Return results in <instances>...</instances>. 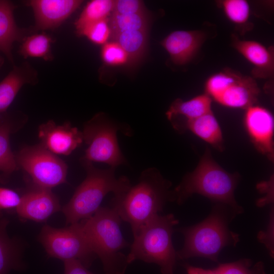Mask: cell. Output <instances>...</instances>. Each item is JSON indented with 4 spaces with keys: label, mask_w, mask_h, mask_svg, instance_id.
Here are the masks:
<instances>
[{
    "label": "cell",
    "mask_w": 274,
    "mask_h": 274,
    "mask_svg": "<svg viewBox=\"0 0 274 274\" xmlns=\"http://www.w3.org/2000/svg\"><path fill=\"white\" fill-rule=\"evenodd\" d=\"M171 182L155 168L145 169L138 183L125 193L115 195L111 204L122 221L128 223L133 234L146 222L174 202Z\"/></svg>",
    "instance_id": "1"
},
{
    "label": "cell",
    "mask_w": 274,
    "mask_h": 274,
    "mask_svg": "<svg viewBox=\"0 0 274 274\" xmlns=\"http://www.w3.org/2000/svg\"><path fill=\"white\" fill-rule=\"evenodd\" d=\"M236 215L230 207L217 203L203 221L179 229L184 237V243L182 248L177 251L178 259L199 257L217 262L224 248L234 247L239 241V234L229 228Z\"/></svg>",
    "instance_id": "2"
},
{
    "label": "cell",
    "mask_w": 274,
    "mask_h": 274,
    "mask_svg": "<svg viewBox=\"0 0 274 274\" xmlns=\"http://www.w3.org/2000/svg\"><path fill=\"white\" fill-rule=\"evenodd\" d=\"M239 179L238 173H229L217 163L207 148L195 169L187 174L173 190L174 202L182 204L193 194H199L241 214L244 209L234 197Z\"/></svg>",
    "instance_id": "3"
},
{
    "label": "cell",
    "mask_w": 274,
    "mask_h": 274,
    "mask_svg": "<svg viewBox=\"0 0 274 274\" xmlns=\"http://www.w3.org/2000/svg\"><path fill=\"white\" fill-rule=\"evenodd\" d=\"M121 221L112 207H100L91 217L80 221L105 274H124L129 265L121 251L131 244L123 236Z\"/></svg>",
    "instance_id": "4"
},
{
    "label": "cell",
    "mask_w": 274,
    "mask_h": 274,
    "mask_svg": "<svg viewBox=\"0 0 274 274\" xmlns=\"http://www.w3.org/2000/svg\"><path fill=\"white\" fill-rule=\"evenodd\" d=\"M81 161L86 171V177L62 208L67 225L91 217L108 193L112 192L114 196L122 194L131 186L127 177H115L116 168L100 169L94 166L91 162Z\"/></svg>",
    "instance_id": "5"
},
{
    "label": "cell",
    "mask_w": 274,
    "mask_h": 274,
    "mask_svg": "<svg viewBox=\"0 0 274 274\" xmlns=\"http://www.w3.org/2000/svg\"><path fill=\"white\" fill-rule=\"evenodd\" d=\"M178 223L172 214H158L146 222L133 234L127 255L128 264L140 260L158 265L162 274H174L178 258L172 235Z\"/></svg>",
    "instance_id": "6"
},
{
    "label": "cell",
    "mask_w": 274,
    "mask_h": 274,
    "mask_svg": "<svg viewBox=\"0 0 274 274\" xmlns=\"http://www.w3.org/2000/svg\"><path fill=\"white\" fill-rule=\"evenodd\" d=\"M118 131L127 136L132 132L129 126L112 120L105 113L94 115L84 125L83 141L88 147L81 160L105 163L114 168L125 164L118 143Z\"/></svg>",
    "instance_id": "7"
},
{
    "label": "cell",
    "mask_w": 274,
    "mask_h": 274,
    "mask_svg": "<svg viewBox=\"0 0 274 274\" xmlns=\"http://www.w3.org/2000/svg\"><path fill=\"white\" fill-rule=\"evenodd\" d=\"M38 239L48 255L63 261L76 259L89 267L97 258L80 222L57 228L45 225Z\"/></svg>",
    "instance_id": "8"
},
{
    "label": "cell",
    "mask_w": 274,
    "mask_h": 274,
    "mask_svg": "<svg viewBox=\"0 0 274 274\" xmlns=\"http://www.w3.org/2000/svg\"><path fill=\"white\" fill-rule=\"evenodd\" d=\"M206 93L225 107L245 109L254 105L260 92L253 78L225 68L207 80Z\"/></svg>",
    "instance_id": "9"
},
{
    "label": "cell",
    "mask_w": 274,
    "mask_h": 274,
    "mask_svg": "<svg viewBox=\"0 0 274 274\" xmlns=\"http://www.w3.org/2000/svg\"><path fill=\"white\" fill-rule=\"evenodd\" d=\"M16 159L37 187L51 189L66 182L67 164L41 144L23 148Z\"/></svg>",
    "instance_id": "10"
},
{
    "label": "cell",
    "mask_w": 274,
    "mask_h": 274,
    "mask_svg": "<svg viewBox=\"0 0 274 274\" xmlns=\"http://www.w3.org/2000/svg\"><path fill=\"white\" fill-rule=\"evenodd\" d=\"M246 110L244 123L252 142L260 153L273 161L274 120L271 113L256 105Z\"/></svg>",
    "instance_id": "11"
},
{
    "label": "cell",
    "mask_w": 274,
    "mask_h": 274,
    "mask_svg": "<svg viewBox=\"0 0 274 274\" xmlns=\"http://www.w3.org/2000/svg\"><path fill=\"white\" fill-rule=\"evenodd\" d=\"M41 144L54 154L68 155L83 142L82 131L69 122L57 125L50 120L39 127Z\"/></svg>",
    "instance_id": "12"
},
{
    "label": "cell",
    "mask_w": 274,
    "mask_h": 274,
    "mask_svg": "<svg viewBox=\"0 0 274 274\" xmlns=\"http://www.w3.org/2000/svg\"><path fill=\"white\" fill-rule=\"evenodd\" d=\"M83 2L80 0H31L27 2L35 16L33 30L37 31L58 27Z\"/></svg>",
    "instance_id": "13"
},
{
    "label": "cell",
    "mask_w": 274,
    "mask_h": 274,
    "mask_svg": "<svg viewBox=\"0 0 274 274\" xmlns=\"http://www.w3.org/2000/svg\"><path fill=\"white\" fill-rule=\"evenodd\" d=\"M60 209L58 198L51 189L36 187L21 196L16 210L21 218L41 222Z\"/></svg>",
    "instance_id": "14"
},
{
    "label": "cell",
    "mask_w": 274,
    "mask_h": 274,
    "mask_svg": "<svg viewBox=\"0 0 274 274\" xmlns=\"http://www.w3.org/2000/svg\"><path fill=\"white\" fill-rule=\"evenodd\" d=\"M206 39L202 30H176L167 35L161 42L176 64L182 65L195 56Z\"/></svg>",
    "instance_id": "15"
},
{
    "label": "cell",
    "mask_w": 274,
    "mask_h": 274,
    "mask_svg": "<svg viewBox=\"0 0 274 274\" xmlns=\"http://www.w3.org/2000/svg\"><path fill=\"white\" fill-rule=\"evenodd\" d=\"M232 47L253 65L254 78L266 79L274 72V52L272 47L251 40H242L234 34L231 35Z\"/></svg>",
    "instance_id": "16"
},
{
    "label": "cell",
    "mask_w": 274,
    "mask_h": 274,
    "mask_svg": "<svg viewBox=\"0 0 274 274\" xmlns=\"http://www.w3.org/2000/svg\"><path fill=\"white\" fill-rule=\"evenodd\" d=\"M38 82V73L28 62L14 65L0 82V114L7 110L22 86L35 85Z\"/></svg>",
    "instance_id": "17"
},
{
    "label": "cell",
    "mask_w": 274,
    "mask_h": 274,
    "mask_svg": "<svg viewBox=\"0 0 274 274\" xmlns=\"http://www.w3.org/2000/svg\"><path fill=\"white\" fill-rule=\"evenodd\" d=\"M211 106L212 99L206 93L187 101L178 98L172 102L166 115L170 121L179 117H183V120L174 127L179 132H183L187 122L212 112Z\"/></svg>",
    "instance_id": "18"
},
{
    "label": "cell",
    "mask_w": 274,
    "mask_h": 274,
    "mask_svg": "<svg viewBox=\"0 0 274 274\" xmlns=\"http://www.w3.org/2000/svg\"><path fill=\"white\" fill-rule=\"evenodd\" d=\"M15 6L9 1L0 0V52L14 63L12 50L13 43L21 42L26 36V31L17 25L13 12Z\"/></svg>",
    "instance_id": "19"
},
{
    "label": "cell",
    "mask_w": 274,
    "mask_h": 274,
    "mask_svg": "<svg viewBox=\"0 0 274 274\" xmlns=\"http://www.w3.org/2000/svg\"><path fill=\"white\" fill-rule=\"evenodd\" d=\"M189 129L215 149L224 150V141L220 125L212 111L187 122L184 131Z\"/></svg>",
    "instance_id": "20"
},
{
    "label": "cell",
    "mask_w": 274,
    "mask_h": 274,
    "mask_svg": "<svg viewBox=\"0 0 274 274\" xmlns=\"http://www.w3.org/2000/svg\"><path fill=\"white\" fill-rule=\"evenodd\" d=\"M8 224L7 219H0V274H9L11 270L22 267L21 248L17 241L8 236Z\"/></svg>",
    "instance_id": "21"
},
{
    "label": "cell",
    "mask_w": 274,
    "mask_h": 274,
    "mask_svg": "<svg viewBox=\"0 0 274 274\" xmlns=\"http://www.w3.org/2000/svg\"><path fill=\"white\" fill-rule=\"evenodd\" d=\"M148 30H131L120 32L111 38L124 50L129 58L128 65H136L147 51Z\"/></svg>",
    "instance_id": "22"
},
{
    "label": "cell",
    "mask_w": 274,
    "mask_h": 274,
    "mask_svg": "<svg viewBox=\"0 0 274 274\" xmlns=\"http://www.w3.org/2000/svg\"><path fill=\"white\" fill-rule=\"evenodd\" d=\"M54 41L51 36L44 32L26 36L21 42L19 53L24 58H40L51 61L53 59L51 44Z\"/></svg>",
    "instance_id": "23"
},
{
    "label": "cell",
    "mask_w": 274,
    "mask_h": 274,
    "mask_svg": "<svg viewBox=\"0 0 274 274\" xmlns=\"http://www.w3.org/2000/svg\"><path fill=\"white\" fill-rule=\"evenodd\" d=\"M114 1L91 0L88 2L75 22L77 35L86 27L95 22L108 19L112 13Z\"/></svg>",
    "instance_id": "24"
},
{
    "label": "cell",
    "mask_w": 274,
    "mask_h": 274,
    "mask_svg": "<svg viewBox=\"0 0 274 274\" xmlns=\"http://www.w3.org/2000/svg\"><path fill=\"white\" fill-rule=\"evenodd\" d=\"M11 124L6 118L0 117V171L3 173L2 180L7 179L18 167L10 144L12 128Z\"/></svg>",
    "instance_id": "25"
},
{
    "label": "cell",
    "mask_w": 274,
    "mask_h": 274,
    "mask_svg": "<svg viewBox=\"0 0 274 274\" xmlns=\"http://www.w3.org/2000/svg\"><path fill=\"white\" fill-rule=\"evenodd\" d=\"M218 4L228 19L241 32L244 33L252 28V23L249 21L250 9L247 1L224 0L219 1Z\"/></svg>",
    "instance_id": "26"
},
{
    "label": "cell",
    "mask_w": 274,
    "mask_h": 274,
    "mask_svg": "<svg viewBox=\"0 0 274 274\" xmlns=\"http://www.w3.org/2000/svg\"><path fill=\"white\" fill-rule=\"evenodd\" d=\"M149 19L147 12L130 15L112 14L109 20L111 38L126 31L148 30Z\"/></svg>",
    "instance_id": "27"
},
{
    "label": "cell",
    "mask_w": 274,
    "mask_h": 274,
    "mask_svg": "<svg viewBox=\"0 0 274 274\" xmlns=\"http://www.w3.org/2000/svg\"><path fill=\"white\" fill-rule=\"evenodd\" d=\"M214 269L218 274H267L262 261L254 263L251 259L248 258L219 264Z\"/></svg>",
    "instance_id": "28"
},
{
    "label": "cell",
    "mask_w": 274,
    "mask_h": 274,
    "mask_svg": "<svg viewBox=\"0 0 274 274\" xmlns=\"http://www.w3.org/2000/svg\"><path fill=\"white\" fill-rule=\"evenodd\" d=\"M101 58L106 64L110 66L128 65L129 63L127 54L118 43L114 41L103 45Z\"/></svg>",
    "instance_id": "29"
},
{
    "label": "cell",
    "mask_w": 274,
    "mask_h": 274,
    "mask_svg": "<svg viewBox=\"0 0 274 274\" xmlns=\"http://www.w3.org/2000/svg\"><path fill=\"white\" fill-rule=\"evenodd\" d=\"M78 36H85L95 44L104 45L111 37V29L108 19L101 20L89 25Z\"/></svg>",
    "instance_id": "30"
},
{
    "label": "cell",
    "mask_w": 274,
    "mask_h": 274,
    "mask_svg": "<svg viewBox=\"0 0 274 274\" xmlns=\"http://www.w3.org/2000/svg\"><path fill=\"white\" fill-rule=\"evenodd\" d=\"M147 12L143 1L139 0L114 1L112 14L130 15Z\"/></svg>",
    "instance_id": "31"
},
{
    "label": "cell",
    "mask_w": 274,
    "mask_h": 274,
    "mask_svg": "<svg viewBox=\"0 0 274 274\" xmlns=\"http://www.w3.org/2000/svg\"><path fill=\"white\" fill-rule=\"evenodd\" d=\"M274 210L273 206L271 208L269 215V221L266 229L260 231L257 234L258 241L263 244L268 251L269 255L273 258L274 255Z\"/></svg>",
    "instance_id": "32"
},
{
    "label": "cell",
    "mask_w": 274,
    "mask_h": 274,
    "mask_svg": "<svg viewBox=\"0 0 274 274\" xmlns=\"http://www.w3.org/2000/svg\"><path fill=\"white\" fill-rule=\"evenodd\" d=\"M21 197L15 191L0 187V210L16 208L21 202Z\"/></svg>",
    "instance_id": "33"
},
{
    "label": "cell",
    "mask_w": 274,
    "mask_h": 274,
    "mask_svg": "<svg viewBox=\"0 0 274 274\" xmlns=\"http://www.w3.org/2000/svg\"><path fill=\"white\" fill-rule=\"evenodd\" d=\"M64 274H94L80 261L76 259L64 261Z\"/></svg>",
    "instance_id": "34"
},
{
    "label": "cell",
    "mask_w": 274,
    "mask_h": 274,
    "mask_svg": "<svg viewBox=\"0 0 274 274\" xmlns=\"http://www.w3.org/2000/svg\"><path fill=\"white\" fill-rule=\"evenodd\" d=\"M185 267L187 274H218L214 269H206L188 264H186Z\"/></svg>",
    "instance_id": "35"
},
{
    "label": "cell",
    "mask_w": 274,
    "mask_h": 274,
    "mask_svg": "<svg viewBox=\"0 0 274 274\" xmlns=\"http://www.w3.org/2000/svg\"><path fill=\"white\" fill-rule=\"evenodd\" d=\"M4 59L3 56L0 54V68L2 67V65L4 64Z\"/></svg>",
    "instance_id": "36"
}]
</instances>
